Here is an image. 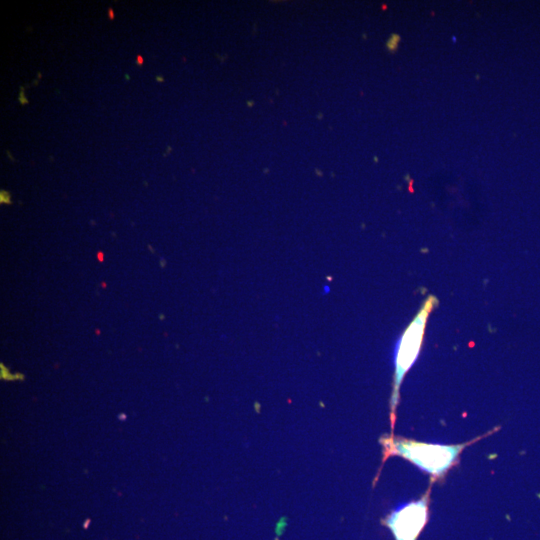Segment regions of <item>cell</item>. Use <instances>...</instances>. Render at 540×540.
I'll list each match as a JSON object with an SVG mask.
<instances>
[{
  "mask_svg": "<svg viewBox=\"0 0 540 540\" xmlns=\"http://www.w3.org/2000/svg\"><path fill=\"white\" fill-rule=\"evenodd\" d=\"M471 442L459 445L428 444L402 438H384L385 455H398L415 464L433 478L442 477Z\"/></svg>",
  "mask_w": 540,
  "mask_h": 540,
  "instance_id": "1",
  "label": "cell"
},
{
  "mask_svg": "<svg viewBox=\"0 0 540 540\" xmlns=\"http://www.w3.org/2000/svg\"><path fill=\"white\" fill-rule=\"evenodd\" d=\"M108 15H109L110 19L114 18V13H113V10L111 8L108 10Z\"/></svg>",
  "mask_w": 540,
  "mask_h": 540,
  "instance_id": "5",
  "label": "cell"
},
{
  "mask_svg": "<svg viewBox=\"0 0 540 540\" xmlns=\"http://www.w3.org/2000/svg\"><path fill=\"white\" fill-rule=\"evenodd\" d=\"M428 501L429 490L419 500L405 505L387 518L386 524L396 540H416L427 520Z\"/></svg>",
  "mask_w": 540,
  "mask_h": 540,
  "instance_id": "3",
  "label": "cell"
},
{
  "mask_svg": "<svg viewBox=\"0 0 540 540\" xmlns=\"http://www.w3.org/2000/svg\"><path fill=\"white\" fill-rule=\"evenodd\" d=\"M156 79H157L158 81H163V80H164L163 78L158 77V76L156 77Z\"/></svg>",
  "mask_w": 540,
  "mask_h": 540,
  "instance_id": "7",
  "label": "cell"
},
{
  "mask_svg": "<svg viewBox=\"0 0 540 540\" xmlns=\"http://www.w3.org/2000/svg\"><path fill=\"white\" fill-rule=\"evenodd\" d=\"M399 41H400L399 35H392L387 41L386 46L390 51H393L397 48Z\"/></svg>",
  "mask_w": 540,
  "mask_h": 540,
  "instance_id": "4",
  "label": "cell"
},
{
  "mask_svg": "<svg viewBox=\"0 0 540 540\" xmlns=\"http://www.w3.org/2000/svg\"><path fill=\"white\" fill-rule=\"evenodd\" d=\"M137 63L138 64H142L143 63V59L140 55L137 56Z\"/></svg>",
  "mask_w": 540,
  "mask_h": 540,
  "instance_id": "6",
  "label": "cell"
},
{
  "mask_svg": "<svg viewBox=\"0 0 540 540\" xmlns=\"http://www.w3.org/2000/svg\"><path fill=\"white\" fill-rule=\"evenodd\" d=\"M438 300L429 296L413 321L409 324L398 343L395 357L394 390L391 397L392 417L398 403L399 388L406 372L411 368L419 354L427 317L437 305Z\"/></svg>",
  "mask_w": 540,
  "mask_h": 540,
  "instance_id": "2",
  "label": "cell"
}]
</instances>
